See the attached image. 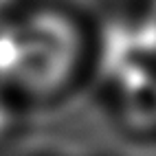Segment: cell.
Returning <instances> with one entry per match:
<instances>
[{"label": "cell", "mask_w": 156, "mask_h": 156, "mask_svg": "<svg viewBox=\"0 0 156 156\" xmlns=\"http://www.w3.org/2000/svg\"><path fill=\"white\" fill-rule=\"evenodd\" d=\"M84 59V35L57 9L24 11L0 24V86L9 95L46 99L62 92Z\"/></svg>", "instance_id": "1"}, {"label": "cell", "mask_w": 156, "mask_h": 156, "mask_svg": "<svg viewBox=\"0 0 156 156\" xmlns=\"http://www.w3.org/2000/svg\"><path fill=\"white\" fill-rule=\"evenodd\" d=\"M16 119H18V114H16L13 95H9V92L0 86V143L13 132Z\"/></svg>", "instance_id": "2"}, {"label": "cell", "mask_w": 156, "mask_h": 156, "mask_svg": "<svg viewBox=\"0 0 156 156\" xmlns=\"http://www.w3.org/2000/svg\"><path fill=\"white\" fill-rule=\"evenodd\" d=\"M18 7H20V0H0V24L7 22L9 18L18 16Z\"/></svg>", "instance_id": "3"}, {"label": "cell", "mask_w": 156, "mask_h": 156, "mask_svg": "<svg viewBox=\"0 0 156 156\" xmlns=\"http://www.w3.org/2000/svg\"><path fill=\"white\" fill-rule=\"evenodd\" d=\"M145 18L150 20V22L156 27V0H147V7H145Z\"/></svg>", "instance_id": "4"}]
</instances>
